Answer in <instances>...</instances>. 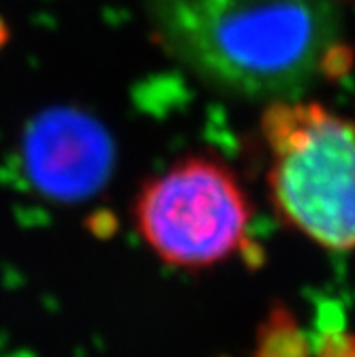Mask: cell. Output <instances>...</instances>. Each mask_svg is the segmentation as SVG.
<instances>
[{
	"label": "cell",
	"mask_w": 355,
	"mask_h": 357,
	"mask_svg": "<svg viewBox=\"0 0 355 357\" xmlns=\"http://www.w3.org/2000/svg\"><path fill=\"white\" fill-rule=\"evenodd\" d=\"M156 39L234 96L289 101L349 67L332 0H148Z\"/></svg>",
	"instance_id": "1"
},
{
	"label": "cell",
	"mask_w": 355,
	"mask_h": 357,
	"mask_svg": "<svg viewBox=\"0 0 355 357\" xmlns=\"http://www.w3.org/2000/svg\"><path fill=\"white\" fill-rule=\"evenodd\" d=\"M262 131L278 216L321 246L355 250V122L289 99L268 105Z\"/></svg>",
	"instance_id": "2"
},
{
	"label": "cell",
	"mask_w": 355,
	"mask_h": 357,
	"mask_svg": "<svg viewBox=\"0 0 355 357\" xmlns=\"http://www.w3.org/2000/svg\"><path fill=\"white\" fill-rule=\"evenodd\" d=\"M135 220L156 257L197 270L225 261L244 244L250 206L227 167L190 156L142 188Z\"/></svg>",
	"instance_id": "3"
},
{
	"label": "cell",
	"mask_w": 355,
	"mask_h": 357,
	"mask_svg": "<svg viewBox=\"0 0 355 357\" xmlns=\"http://www.w3.org/2000/svg\"><path fill=\"white\" fill-rule=\"evenodd\" d=\"M28 180L58 202L86 199L114 169V144L101 122L73 107H54L35 118L24 135Z\"/></svg>",
	"instance_id": "4"
},
{
	"label": "cell",
	"mask_w": 355,
	"mask_h": 357,
	"mask_svg": "<svg viewBox=\"0 0 355 357\" xmlns=\"http://www.w3.org/2000/svg\"><path fill=\"white\" fill-rule=\"evenodd\" d=\"M257 357H308L306 340L287 310H276L259 334Z\"/></svg>",
	"instance_id": "5"
},
{
	"label": "cell",
	"mask_w": 355,
	"mask_h": 357,
	"mask_svg": "<svg viewBox=\"0 0 355 357\" xmlns=\"http://www.w3.org/2000/svg\"><path fill=\"white\" fill-rule=\"evenodd\" d=\"M321 357H355V344L347 336H328L321 344Z\"/></svg>",
	"instance_id": "6"
}]
</instances>
